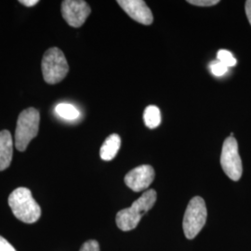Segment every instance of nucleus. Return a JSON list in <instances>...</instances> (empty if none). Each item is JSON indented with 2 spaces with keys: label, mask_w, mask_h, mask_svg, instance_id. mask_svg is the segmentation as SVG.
I'll list each match as a JSON object with an SVG mask.
<instances>
[{
  "label": "nucleus",
  "mask_w": 251,
  "mask_h": 251,
  "mask_svg": "<svg viewBox=\"0 0 251 251\" xmlns=\"http://www.w3.org/2000/svg\"><path fill=\"white\" fill-rule=\"evenodd\" d=\"M221 165L225 174L234 181L241 179L242 161L238 152V144L235 138L228 137L224 143L221 154Z\"/></svg>",
  "instance_id": "6"
},
{
  "label": "nucleus",
  "mask_w": 251,
  "mask_h": 251,
  "mask_svg": "<svg viewBox=\"0 0 251 251\" xmlns=\"http://www.w3.org/2000/svg\"><path fill=\"white\" fill-rule=\"evenodd\" d=\"M245 9H246V14H247V17L248 20L250 22L251 25V0H248L245 4Z\"/></svg>",
  "instance_id": "19"
},
{
  "label": "nucleus",
  "mask_w": 251,
  "mask_h": 251,
  "mask_svg": "<svg viewBox=\"0 0 251 251\" xmlns=\"http://www.w3.org/2000/svg\"><path fill=\"white\" fill-rule=\"evenodd\" d=\"M0 251H16V250L9 244V241L0 235Z\"/></svg>",
  "instance_id": "18"
},
{
  "label": "nucleus",
  "mask_w": 251,
  "mask_h": 251,
  "mask_svg": "<svg viewBox=\"0 0 251 251\" xmlns=\"http://www.w3.org/2000/svg\"><path fill=\"white\" fill-rule=\"evenodd\" d=\"M189 4L198 7H211L220 3L219 0H188Z\"/></svg>",
  "instance_id": "16"
},
{
  "label": "nucleus",
  "mask_w": 251,
  "mask_h": 251,
  "mask_svg": "<svg viewBox=\"0 0 251 251\" xmlns=\"http://www.w3.org/2000/svg\"><path fill=\"white\" fill-rule=\"evenodd\" d=\"M217 58L219 62L224 63L228 68L236 64V59L233 57V54L226 50H220L217 54Z\"/></svg>",
  "instance_id": "14"
},
{
  "label": "nucleus",
  "mask_w": 251,
  "mask_h": 251,
  "mask_svg": "<svg viewBox=\"0 0 251 251\" xmlns=\"http://www.w3.org/2000/svg\"><path fill=\"white\" fill-rule=\"evenodd\" d=\"M157 195L153 189L145 191L141 198H138L130 207L117 212L116 217L117 227L124 231H131L141 222L143 216L147 213L156 202Z\"/></svg>",
  "instance_id": "1"
},
{
  "label": "nucleus",
  "mask_w": 251,
  "mask_h": 251,
  "mask_svg": "<svg viewBox=\"0 0 251 251\" xmlns=\"http://www.w3.org/2000/svg\"><path fill=\"white\" fill-rule=\"evenodd\" d=\"M79 251H100L99 243L96 240H89L83 244Z\"/></svg>",
  "instance_id": "17"
},
{
  "label": "nucleus",
  "mask_w": 251,
  "mask_h": 251,
  "mask_svg": "<svg viewBox=\"0 0 251 251\" xmlns=\"http://www.w3.org/2000/svg\"><path fill=\"white\" fill-rule=\"evenodd\" d=\"M39 122L40 115L36 108H27L20 114L15 131V147L18 151L26 150L30 142L38 133Z\"/></svg>",
  "instance_id": "3"
},
{
  "label": "nucleus",
  "mask_w": 251,
  "mask_h": 251,
  "mask_svg": "<svg viewBox=\"0 0 251 251\" xmlns=\"http://www.w3.org/2000/svg\"><path fill=\"white\" fill-rule=\"evenodd\" d=\"M41 67L44 80L50 85L61 82L69 72L66 58L58 48H50L46 51Z\"/></svg>",
  "instance_id": "4"
},
{
  "label": "nucleus",
  "mask_w": 251,
  "mask_h": 251,
  "mask_svg": "<svg viewBox=\"0 0 251 251\" xmlns=\"http://www.w3.org/2000/svg\"><path fill=\"white\" fill-rule=\"evenodd\" d=\"M121 146V139L119 135L112 134L107 137L100 150V155L102 160L110 161L114 159Z\"/></svg>",
  "instance_id": "11"
},
{
  "label": "nucleus",
  "mask_w": 251,
  "mask_h": 251,
  "mask_svg": "<svg viewBox=\"0 0 251 251\" xmlns=\"http://www.w3.org/2000/svg\"><path fill=\"white\" fill-rule=\"evenodd\" d=\"M144 123L149 128H155L161 123V114L159 108L150 105L146 107L144 113Z\"/></svg>",
  "instance_id": "12"
},
{
  "label": "nucleus",
  "mask_w": 251,
  "mask_h": 251,
  "mask_svg": "<svg viewBox=\"0 0 251 251\" xmlns=\"http://www.w3.org/2000/svg\"><path fill=\"white\" fill-rule=\"evenodd\" d=\"M154 175L152 166H139L126 175V185L134 192H142L149 188L154 179Z\"/></svg>",
  "instance_id": "8"
},
{
  "label": "nucleus",
  "mask_w": 251,
  "mask_h": 251,
  "mask_svg": "<svg viewBox=\"0 0 251 251\" xmlns=\"http://www.w3.org/2000/svg\"><path fill=\"white\" fill-rule=\"evenodd\" d=\"M55 111L60 117L68 120H74L79 117V111L69 103H59L55 108Z\"/></svg>",
  "instance_id": "13"
},
{
  "label": "nucleus",
  "mask_w": 251,
  "mask_h": 251,
  "mask_svg": "<svg viewBox=\"0 0 251 251\" xmlns=\"http://www.w3.org/2000/svg\"><path fill=\"white\" fill-rule=\"evenodd\" d=\"M19 2L25 7H34L39 1L38 0H21Z\"/></svg>",
  "instance_id": "20"
},
{
  "label": "nucleus",
  "mask_w": 251,
  "mask_h": 251,
  "mask_svg": "<svg viewBox=\"0 0 251 251\" xmlns=\"http://www.w3.org/2000/svg\"><path fill=\"white\" fill-rule=\"evenodd\" d=\"M117 4L135 22L144 25H152V11L144 0H118Z\"/></svg>",
  "instance_id": "9"
},
{
  "label": "nucleus",
  "mask_w": 251,
  "mask_h": 251,
  "mask_svg": "<svg viewBox=\"0 0 251 251\" xmlns=\"http://www.w3.org/2000/svg\"><path fill=\"white\" fill-rule=\"evenodd\" d=\"M90 5L83 0H64L62 3V14L70 26L80 27L90 15Z\"/></svg>",
  "instance_id": "7"
},
{
  "label": "nucleus",
  "mask_w": 251,
  "mask_h": 251,
  "mask_svg": "<svg viewBox=\"0 0 251 251\" xmlns=\"http://www.w3.org/2000/svg\"><path fill=\"white\" fill-rule=\"evenodd\" d=\"M210 71L215 76H223L228 71V67L224 63L219 62L218 60L210 63L209 65Z\"/></svg>",
  "instance_id": "15"
},
{
  "label": "nucleus",
  "mask_w": 251,
  "mask_h": 251,
  "mask_svg": "<svg viewBox=\"0 0 251 251\" xmlns=\"http://www.w3.org/2000/svg\"><path fill=\"white\" fill-rule=\"evenodd\" d=\"M13 155V139L9 130L0 131V171L10 166Z\"/></svg>",
  "instance_id": "10"
},
{
  "label": "nucleus",
  "mask_w": 251,
  "mask_h": 251,
  "mask_svg": "<svg viewBox=\"0 0 251 251\" xmlns=\"http://www.w3.org/2000/svg\"><path fill=\"white\" fill-rule=\"evenodd\" d=\"M9 205L14 216L23 223L34 224L41 216V208L29 189H15L9 197Z\"/></svg>",
  "instance_id": "2"
},
{
  "label": "nucleus",
  "mask_w": 251,
  "mask_h": 251,
  "mask_svg": "<svg viewBox=\"0 0 251 251\" xmlns=\"http://www.w3.org/2000/svg\"><path fill=\"white\" fill-rule=\"evenodd\" d=\"M207 210L205 200L200 197H195L189 202L183 217L182 228L188 239H194L206 225Z\"/></svg>",
  "instance_id": "5"
}]
</instances>
